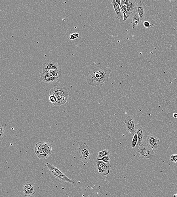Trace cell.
<instances>
[{
    "mask_svg": "<svg viewBox=\"0 0 177 197\" xmlns=\"http://www.w3.org/2000/svg\"><path fill=\"white\" fill-rule=\"evenodd\" d=\"M51 146L50 143L39 142L35 146V153L40 159H47L52 153Z\"/></svg>",
    "mask_w": 177,
    "mask_h": 197,
    "instance_id": "obj_1",
    "label": "cell"
},
{
    "mask_svg": "<svg viewBox=\"0 0 177 197\" xmlns=\"http://www.w3.org/2000/svg\"><path fill=\"white\" fill-rule=\"evenodd\" d=\"M46 165L51 175L54 176L57 179L66 182L71 183V184L75 183L74 180H72L67 177L63 173L55 166L48 163H46Z\"/></svg>",
    "mask_w": 177,
    "mask_h": 197,
    "instance_id": "obj_2",
    "label": "cell"
},
{
    "mask_svg": "<svg viewBox=\"0 0 177 197\" xmlns=\"http://www.w3.org/2000/svg\"><path fill=\"white\" fill-rule=\"evenodd\" d=\"M137 153L139 157L143 159H152L155 155L153 150L147 144L139 146L137 150Z\"/></svg>",
    "mask_w": 177,
    "mask_h": 197,
    "instance_id": "obj_3",
    "label": "cell"
},
{
    "mask_svg": "<svg viewBox=\"0 0 177 197\" xmlns=\"http://www.w3.org/2000/svg\"><path fill=\"white\" fill-rule=\"evenodd\" d=\"M87 82L89 85L92 86H102L106 84L94 70H91L87 74Z\"/></svg>",
    "mask_w": 177,
    "mask_h": 197,
    "instance_id": "obj_4",
    "label": "cell"
},
{
    "mask_svg": "<svg viewBox=\"0 0 177 197\" xmlns=\"http://www.w3.org/2000/svg\"><path fill=\"white\" fill-rule=\"evenodd\" d=\"M79 153L83 163L87 164L90 161L91 155V149L86 143L81 145L79 148Z\"/></svg>",
    "mask_w": 177,
    "mask_h": 197,
    "instance_id": "obj_5",
    "label": "cell"
},
{
    "mask_svg": "<svg viewBox=\"0 0 177 197\" xmlns=\"http://www.w3.org/2000/svg\"><path fill=\"white\" fill-rule=\"evenodd\" d=\"M99 75L100 77L102 79L105 83L108 82L110 73H111V70L108 67L100 66L99 67L94 69Z\"/></svg>",
    "mask_w": 177,
    "mask_h": 197,
    "instance_id": "obj_6",
    "label": "cell"
},
{
    "mask_svg": "<svg viewBox=\"0 0 177 197\" xmlns=\"http://www.w3.org/2000/svg\"><path fill=\"white\" fill-rule=\"evenodd\" d=\"M124 126L126 130L132 136L135 134L136 124L132 116H128L125 118Z\"/></svg>",
    "mask_w": 177,
    "mask_h": 197,
    "instance_id": "obj_7",
    "label": "cell"
},
{
    "mask_svg": "<svg viewBox=\"0 0 177 197\" xmlns=\"http://www.w3.org/2000/svg\"><path fill=\"white\" fill-rule=\"evenodd\" d=\"M135 132L138 136V143L137 146H139L144 144L145 141L144 129L139 124H136Z\"/></svg>",
    "mask_w": 177,
    "mask_h": 197,
    "instance_id": "obj_8",
    "label": "cell"
},
{
    "mask_svg": "<svg viewBox=\"0 0 177 197\" xmlns=\"http://www.w3.org/2000/svg\"><path fill=\"white\" fill-rule=\"evenodd\" d=\"M159 141L160 140L158 138L151 134L148 135L146 139L147 145L153 150L157 149L159 147Z\"/></svg>",
    "mask_w": 177,
    "mask_h": 197,
    "instance_id": "obj_9",
    "label": "cell"
},
{
    "mask_svg": "<svg viewBox=\"0 0 177 197\" xmlns=\"http://www.w3.org/2000/svg\"><path fill=\"white\" fill-rule=\"evenodd\" d=\"M54 95L57 98L60 96L69 95L67 89L63 86L55 87L50 90V95Z\"/></svg>",
    "mask_w": 177,
    "mask_h": 197,
    "instance_id": "obj_10",
    "label": "cell"
},
{
    "mask_svg": "<svg viewBox=\"0 0 177 197\" xmlns=\"http://www.w3.org/2000/svg\"><path fill=\"white\" fill-rule=\"evenodd\" d=\"M61 68V67H59L58 63L51 61L46 60L44 62L42 65V72L43 73L46 71L49 70H58Z\"/></svg>",
    "mask_w": 177,
    "mask_h": 197,
    "instance_id": "obj_11",
    "label": "cell"
},
{
    "mask_svg": "<svg viewBox=\"0 0 177 197\" xmlns=\"http://www.w3.org/2000/svg\"><path fill=\"white\" fill-rule=\"evenodd\" d=\"M23 192L25 196H32L35 193V187L30 182H27L24 185Z\"/></svg>",
    "mask_w": 177,
    "mask_h": 197,
    "instance_id": "obj_12",
    "label": "cell"
},
{
    "mask_svg": "<svg viewBox=\"0 0 177 197\" xmlns=\"http://www.w3.org/2000/svg\"><path fill=\"white\" fill-rule=\"evenodd\" d=\"M62 68L58 70H49L42 72L41 77H54L59 78L61 76Z\"/></svg>",
    "mask_w": 177,
    "mask_h": 197,
    "instance_id": "obj_13",
    "label": "cell"
},
{
    "mask_svg": "<svg viewBox=\"0 0 177 197\" xmlns=\"http://www.w3.org/2000/svg\"><path fill=\"white\" fill-rule=\"evenodd\" d=\"M136 10L141 19V21L142 22L145 19V12L143 3L141 1H140L138 3L136 7Z\"/></svg>",
    "mask_w": 177,
    "mask_h": 197,
    "instance_id": "obj_14",
    "label": "cell"
},
{
    "mask_svg": "<svg viewBox=\"0 0 177 197\" xmlns=\"http://www.w3.org/2000/svg\"><path fill=\"white\" fill-rule=\"evenodd\" d=\"M111 3L116 13L117 19L120 20L124 19V16L122 15L119 5L117 4L115 0H113L112 1Z\"/></svg>",
    "mask_w": 177,
    "mask_h": 197,
    "instance_id": "obj_15",
    "label": "cell"
},
{
    "mask_svg": "<svg viewBox=\"0 0 177 197\" xmlns=\"http://www.w3.org/2000/svg\"><path fill=\"white\" fill-rule=\"evenodd\" d=\"M58 78L54 77H41L39 81L44 83L52 84L58 82Z\"/></svg>",
    "mask_w": 177,
    "mask_h": 197,
    "instance_id": "obj_16",
    "label": "cell"
},
{
    "mask_svg": "<svg viewBox=\"0 0 177 197\" xmlns=\"http://www.w3.org/2000/svg\"><path fill=\"white\" fill-rule=\"evenodd\" d=\"M69 95H65L60 96L57 98L56 102L53 104L55 106H61L67 102L68 100Z\"/></svg>",
    "mask_w": 177,
    "mask_h": 197,
    "instance_id": "obj_17",
    "label": "cell"
},
{
    "mask_svg": "<svg viewBox=\"0 0 177 197\" xmlns=\"http://www.w3.org/2000/svg\"><path fill=\"white\" fill-rule=\"evenodd\" d=\"M141 22V19H140L138 13L137 11L134 12L133 17L132 18V21H131L132 28H135Z\"/></svg>",
    "mask_w": 177,
    "mask_h": 197,
    "instance_id": "obj_18",
    "label": "cell"
},
{
    "mask_svg": "<svg viewBox=\"0 0 177 197\" xmlns=\"http://www.w3.org/2000/svg\"><path fill=\"white\" fill-rule=\"evenodd\" d=\"M111 168V165L110 163H106L103 166L100 168L98 172L102 174L104 176H106L109 173Z\"/></svg>",
    "mask_w": 177,
    "mask_h": 197,
    "instance_id": "obj_19",
    "label": "cell"
},
{
    "mask_svg": "<svg viewBox=\"0 0 177 197\" xmlns=\"http://www.w3.org/2000/svg\"><path fill=\"white\" fill-rule=\"evenodd\" d=\"M126 6L128 10L129 16H130L133 12H136L135 1H134L133 3H131V4L127 5Z\"/></svg>",
    "mask_w": 177,
    "mask_h": 197,
    "instance_id": "obj_20",
    "label": "cell"
},
{
    "mask_svg": "<svg viewBox=\"0 0 177 197\" xmlns=\"http://www.w3.org/2000/svg\"><path fill=\"white\" fill-rule=\"evenodd\" d=\"M109 155V151H107V150H105L104 151H100L98 153L97 159H101L103 157Z\"/></svg>",
    "mask_w": 177,
    "mask_h": 197,
    "instance_id": "obj_21",
    "label": "cell"
},
{
    "mask_svg": "<svg viewBox=\"0 0 177 197\" xmlns=\"http://www.w3.org/2000/svg\"><path fill=\"white\" fill-rule=\"evenodd\" d=\"M138 136L137 134L135 132V134L133 136V139L132 141V147L134 148L137 145L138 143Z\"/></svg>",
    "mask_w": 177,
    "mask_h": 197,
    "instance_id": "obj_22",
    "label": "cell"
},
{
    "mask_svg": "<svg viewBox=\"0 0 177 197\" xmlns=\"http://www.w3.org/2000/svg\"><path fill=\"white\" fill-rule=\"evenodd\" d=\"M98 161H102L105 163H106L109 164L110 163L111 160L109 155L103 157L101 159H97Z\"/></svg>",
    "mask_w": 177,
    "mask_h": 197,
    "instance_id": "obj_23",
    "label": "cell"
},
{
    "mask_svg": "<svg viewBox=\"0 0 177 197\" xmlns=\"http://www.w3.org/2000/svg\"><path fill=\"white\" fill-rule=\"evenodd\" d=\"M49 100L50 102L53 104L55 103L57 101V98L54 95H50L49 97Z\"/></svg>",
    "mask_w": 177,
    "mask_h": 197,
    "instance_id": "obj_24",
    "label": "cell"
},
{
    "mask_svg": "<svg viewBox=\"0 0 177 197\" xmlns=\"http://www.w3.org/2000/svg\"><path fill=\"white\" fill-rule=\"evenodd\" d=\"M105 164H106V163L103 162V161H98V160H97L96 162V166L98 171H99L100 170V168H101Z\"/></svg>",
    "mask_w": 177,
    "mask_h": 197,
    "instance_id": "obj_25",
    "label": "cell"
},
{
    "mask_svg": "<svg viewBox=\"0 0 177 197\" xmlns=\"http://www.w3.org/2000/svg\"><path fill=\"white\" fill-rule=\"evenodd\" d=\"M5 134L4 127L2 123L0 124V137L1 138L3 137Z\"/></svg>",
    "mask_w": 177,
    "mask_h": 197,
    "instance_id": "obj_26",
    "label": "cell"
},
{
    "mask_svg": "<svg viewBox=\"0 0 177 197\" xmlns=\"http://www.w3.org/2000/svg\"><path fill=\"white\" fill-rule=\"evenodd\" d=\"M79 36V34L78 33H74L71 34L69 38L71 40H74L78 38Z\"/></svg>",
    "mask_w": 177,
    "mask_h": 197,
    "instance_id": "obj_27",
    "label": "cell"
},
{
    "mask_svg": "<svg viewBox=\"0 0 177 197\" xmlns=\"http://www.w3.org/2000/svg\"><path fill=\"white\" fill-rule=\"evenodd\" d=\"M170 159L173 162H177V154H173L171 156Z\"/></svg>",
    "mask_w": 177,
    "mask_h": 197,
    "instance_id": "obj_28",
    "label": "cell"
},
{
    "mask_svg": "<svg viewBox=\"0 0 177 197\" xmlns=\"http://www.w3.org/2000/svg\"><path fill=\"white\" fill-rule=\"evenodd\" d=\"M144 26L146 28H149L151 27V24L148 21H145L144 22Z\"/></svg>",
    "mask_w": 177,
    "mask_h": 197,
    "instance_id": "obj_29",
    "label": "cell"
},
{
    "mask_svg": "<svg viewBox=\"0 0 177 197\" xmlns=\"http://www.w3.org/2000/svg\"><path fill=\"white\" fill-rule=\"evenodd\" d=\"M173 117L175 118H177V113H174L173 114Z\"/></svg>",
    "mask_w": 177,
    "mask_h": 197,
    "instance_id": "obj_30",
    "label": "cell"
},
{
    "mask_svg": "<svg viewBox=\"0 0 177 197\" xmlns=\"http://www.w3.org/2000/svg\"><path fill=\"white\" fill-rule=\"evenodd\" d=\"M173 197H176V194H174V195L173 196Z\"/></svg>",
    "mask_w": 177,
    "mask_h": 197,
    "instance_id": "obj_31",
    "label": "cell"
},
{
    "mask_svg": "<svg viewBox=\"0 0 177 197\" xmlns=\"http://www.w3.org/2000/svg\"><path fill=\"white\" fill-rule=\"evenodd\" d=\"M176 197H177V194H176Z\"/></svg>",
    "mask_w": 177,
    "mask_h": 197,
    "instance_id": "obj_32",
    "label": "cell"
}]
</instances>
